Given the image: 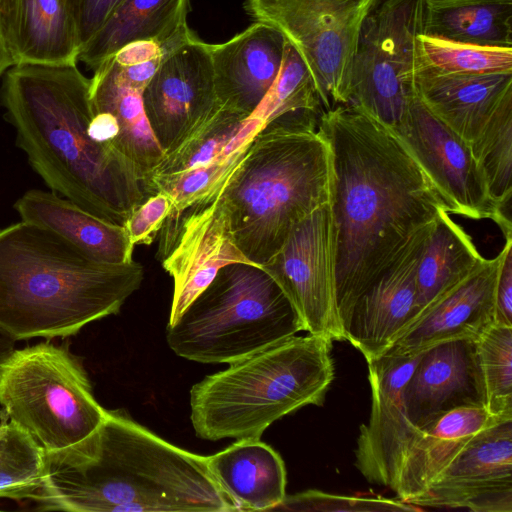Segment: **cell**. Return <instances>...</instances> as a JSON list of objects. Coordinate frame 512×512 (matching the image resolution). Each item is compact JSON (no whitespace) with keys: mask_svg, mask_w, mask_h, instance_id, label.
I'll return each mask as SVG.
<instances>
[{"mask_svg":"<svg viewBox=\"0 0 512 512\" xmlns=\"http://www.w3.org/2000/svg\"><path fill=\"white\" fill-rule=\"evenodd\" d=\"M318 130L330 150L335 299L345 333L361 295L445 209L397 135L367 113L337 105L323 111Z\"/></svg>","mask_w":512,"mask_h":512,"instance_id":"cell-1","label":"cell"},{"mask_svg":"<svg viewBox=\"0 0 512 512\" xmlns=\"http://www.w3.org/2000/svg\"><path fill=\"white\" fill-rule=\"evenodd\" d=\"M75 63H16L2 77L16 145L51 191L123 226L150 195L134 165L89 134L91 80Z\"/></svg>","mask_w":512,"mask_h":512,"instance_id":"cell-2","label":"cell"},{"mask_svg":"<svg viewBox=\"0 0 512 512\" xmlns=\"http://www.w3.org/2000/svg\"><path fill=\"white\" fill-rule=\"evenodd\" d=\"M41 511L234 512L205 456L179 448L121 411L70 447L46 452Z\"/></svg>","mask_w":512,"mask_h":512,"instance_id":"cell-3","label":"cell"},{"mask_svg":"<svg viewBox=\"0 0 512 512\" xmlns=\"http://www.w3.org/2000/svg\"><path fill=\"white\" fill-rule=\"evenodd\" d=\"M138 262H96L52 232L0 228V330L16 341L67 338L116 314L141 286Z\"/></svg>","mask_w":512,"mask_h":512,"instance_id":"cell-4","label":"cell"},{"mask_svg":"<svg viewBox=\"0 0 512 512\" xmlns=\"http://www.w3.org/2000/svg\"><path fill=\"white\" fill-rule=\"evenodd\" d=\"M330 188V150L319 130L266 124L217 200L238 249L262 266L298 222L330 201Z\"/></svg>","mask_w":512,"mask_h":512,"instance_id":"cell-5","label":"cell"},{"mask_svg":"<svg viewBox=\"0 0 512 512\" xmlns=\"http://www.w3.org/2000/svg\"><path fill=\"white\" fill-rule=\"evenodd\" d=\"M331 345L295 335L206 376L190 390L195 434L210 441L260 439L287 414L322 405L334 379Z\"/></svg>","mask_w":512,"mask_h":512,"instance_id":"cell-6","label":"cell"},{"mask_svg":"<svg viewBox=\"0 0 512 512\" xmlns=\"http://www.w3.org/2000/svg\"><path fill=\"white\" fill-rule=\"evenodd\" d=\"M304 331L297 311L261 267L230 263L166 327L178 356L231 363Z\"/></svg>","mask_w":512,"mask_h":512,"instance_id":"cell-7","label":"cell"},{"mask_svg":"<svg viewBox=\"0 0 512 512\" xmlns=\"http://www.w3.org/2000/svg\"><path fill=\"white\" fill-rule=\"evenodd\" d=\"M0 405L46 452L82 441L108 411L95 399L81 361L48 341L16 349L0 366Z\"/></svg>","mask_w":512,"mask_h":512,"instance_id":"cell-8","label":"cell"},{"mask_svg":"<svg viewBox=\"0 0 512 512\" xmlns=\"http://www.w3.org/2000/svg\"><path fill=\"white\" fill-rule=\"evenodd\" d=\"M424 0H384L365 18L354 53L348 100L396 131L417 97Z\"/></svg>","mask_w":512,"mask_h":512,"instance_id":"cell-9","label":"cell"},{"mask_svg":"<svg viewBox=\"0 0 512 512\" xmlns=\"http://www.w3.org/2000/svg\"><path fill=\"white\" fill-rule=\"evenodd\" d=\"M379 0H246L256 21L278 28L309 69L324 109L346 104L362 23Z\"/></svg>","mask_w":512,"mask_h":512,"instance_id":"cell-10","label":"cell"},{"mask_svg":"<svg viewBox=\"0 0 512 512\" xmlns=\"http://www.w3.org/2000/svg\"><path fill=\"white\" fill-rule=\"evenodd\" d=\"M294 306L308 334L345 340L335 299L333 218L330 201L289 232L261 266Z\"/></svg>","mask_w":512,"mask_h":512,"instance_id":"cell-11","label":"cell"},{"mask_svg":"<svg viewBox=\"0 0 512 512\" xmlns=\"http://www.w3.org/2000/svg\"><path fill=\"white\" fill-rule=\"evenodd\" d=\"M394 132L420 165L438 195L445 212L471 219H491L512 238L507 212L490 196L480 165L458 135L437 119L418 96L402 125Z\"/></svg>","mask_w":512,"mask_h":512,"instance_id":"cell-12","label":"cell"},{"mask_svg":"<svg viewBox=\"0 0 512 512\" xmlns=\"http://www.w3.org/2000/svg\"><path fill=\"white\" fill-rule=\"evenodd\" d=\"M160 231L159 259L174 284L168 323L182 314L220 268L230 263L254 264L234 243L217 196L169 215Z\"/></svg>","mask_w":512,"mask_h":512,"instance_id":"cell-13","label":"cell"},{"mask_svg":"<svg viewBox=\"0 0 512 512\" xmlns=\"http://www.w3.org/2000/svg\"><path fill=\"white\" fill-rule=\"evenodd\" d=\"M152 131L164 151H173L221 106L218 103L209 44L192 33L165 54L142 92Z\"/></svg>","mask_w":512,"mask_h":512,"instance_id":"cell-14","label":"cell"},{"mask_svg":"<svg viewBox=\"0 0 512 512\" xmlns=\"http://www.w3.org/2000/svg\"><path fill=\"white\" fill-rule=\"evenodd\" d=\"M410 504L421 509L512 512V418L476 433Z\"/></svg>","mask_w":512,"mask_h":512,"instance_id":"cell-15","label":"cell"},{"mask_svg":"<svg viewBox=\"0 0 512 512\" xmlns=\"http://www.w3.org/2000/svg\"><path fill=\"white\" fill-rule=\"evenodd\" d=\"M421 353L385 354L369 361L371 413L360 427L355 466L371 483L394 490L402 464L422 429L407 417L403 388Z\"/></svg>","mask_w":512,"mask_h":512,"instance_id":"cell-16","label":"cell"},{"mask_svg":"<svg viewBox=\"0 0 512 512\" xmlns=\"http://www.w3.org/2000/svg\"><path fill=\"white\" fill-rule=\"evenodd\" d=\"M433 221L412 236L399 257L361 295L351 311L345 340L367 362L384 355L420 314L416 270Z\"/></svg>","mask_w":512,"mask_h":512,"instance_id":"cell-17","label":"cell"},{"mask_svg":"<svg viewBox=\"0 0 512 512\" xmlns=\"http://www.w3.org/2000/svg\"><path fill=\"white\" fill-rule=\"evenodd\" d=\"M403 401L419 429L460 407L486 408L475 339L446 340L424 350L403 388Z\"/></svg>","mask_w":512,"mask_h":512,"instance_id":"cell-18","label":"cell"},{"mask_svg":"<svg viewBox=\"0 0 512 512\" xmlns=\"http://www.w3.org/2000/svg\"><path fill=\"white\" fill-rule=\"evenodd\" d=\"M285 44L283 33L263 21L224 43L209 44L219 105L249 117L278 76Z\"/></svg>","mask_w":512,"mask_h":512,"instance_id":"cell-19","label":"cell"},{"mask_svg":"<svg viewBox=\"0 0 512 512\" xmlns=\"http://www.w3.org/2000/svg\"><path fill=\"white\" fill-rule=\"evenodd\" d=\"M500 261L501 253L486 259L469 277L425 309L385 354L416 355L446 340L476 339L495 322L494 290Z\"/></svg>","mask_w":512,"mask_h":512,"instance_id":"cell-20","label":"cell"},{"mask_svg":"<svg viewBox=\"0 0 512 512\" xmlns=\"http://www.w3.org/2000/svg\"><path fill=\"white\" fill-rule=\"evenodd\" d=\"M416 93L437 119L470 146L512 96V72L444 74L419 67Z\"/></svg>","mask_w":512,"mask_h":512,"instance_id":"cell-21","label":"cell"},{"mask_svg":"<svg viewBox=\"0 0 512 512\" xmlns=\"http://www.w3.org/2000/svg\"><path fill=\"white\" fill-rule=\"evenodd\" d=\"M22 221L46 229L104 264L133 261L124 226L104 220L53 191L30 189L14 203Z\"/></svg>","mask_w":512,"mask_h":512,"instance_id":"cell-22","label":"cell"},{"mask_svg":"<svg viewBox=\"0 0 512 512\" xmlns=\"http://www.w3.org/2000/svg\"><path fill=\"white\" fill-rule=\"evenodd\" d=\"M0 30L16 63H75L81 50L66 0H0Z\"/></svg>","mask_w":512,"mask_h":512,"instance_id":"cell-23","label":"cell"},{"mask_svg":"<svg viewBox=\"0 0 512 512\" xmlns=\"http://www.w3.org/2000/svg\"><path fill=\"white\" fill-rule=\"evenodd\" d=\"M188 11L189 0H123L82 47L78 60L95 70L125 45L143 40L168 53L192 34Z\"/></svg>","mask_w":512,"mask_h":512,"instance_id":"cell-24","label":"cell"},{"mask_svg":"<svg viewBox=\"0 0 512 512\" xmlns=\"http://www.w3.org/2000/svg\"><path fill=\"white\" fill-rule=\"evenodd\" d=\"M208 470L236 511L273 510L286 496L284 462L260 439L236 440L205 456Z\"/></svg>","mask_w":512,"mask_h":512,"instance_id":"cell-25","label":"cell"},{"mask_svg":"<svg viewBox=\"0 0 512 512\" xmlns=\"http://www.w3.org/2000/svg\"><path fill=\"white\" fill-rule=\"evenodd\" d=\"M500 419L510 418H497L482 406H466L451 410L422 428L400 469L393 490L398 498L410 504L422 495L476 433Z\"/></svg>","mask_w":512,"mask_h":512,"instance_id":"cell-26","label":"cell"},{"mask_svg":"<svg viewBox=\"0 0 512 512\" xmlns=\"http://www.w3.org/2000/svg\"><path fill=\"white\" fill-rule=\"evenodd\" d=\"M90 80L93 110L109 112L116 118L119 135L115 149L134 165L147 184L164 151L146 117L142 92L123 85L108 60L94 70Z\"/></svg>","mask_w":512,"mask_h":512,"instance_id":"cell-27","label":"cell"},{"mask_svg":"<svg viewBox=\"0 0 512 512\" xmlns=\"http://www.w3.org/2000/svg\"><path fill=\"white\" fill-rule=\"evenodd\" d=\"M486 260L450 214L434 219L416 270L420 314L475 272ZM418 316V317H419Z\"/></svg>","mask_w":512,"mask_h":512,"instance_id":"cell-28","label":"cell"},{"mask_svg":"<svg viewBox=\"0 0 512 512\" xmlns=\"http://www.w3.org/2000/svg\"><path fill=\"white\" fill-rule=\"evenodd\" d=\"M422 35L512 48V0H424Z\"/></svg>","mask_w":512,"mask_h":512,"instance_id":"cell-29","label":"cell"},{"mask_svg":"<svg viewBox=\"0 0 512 512\" xmlns=\"http://www.w3.org/2000/svg\"><path fill=\"white\" fill-rule=\"evenodd\" d=\"M263 127L257 118L220 107L173 151L164 154L149 178L209 164L250 144Z\"/></svg>","mask_w":512,"mask_h":512,"instance_id":"cell-30","label":"cell"},{"mask_svg":"<svg viewBox=\"0 0 512 512\" xmlns=\"http://www.w3.org/2000/svg\"><path fill=\"white\" fill-rule=\"evenodd\" d=\"M312 75L296 48L286 39L280 71L272 87L250 115L295 130H318L324 111Z\"/></svg>","mask_w":512,"mask_h":512,"instance_id":"cell-31","label":"cell"},{"mask_svg":"<svg viewBox=\"0 0 512 512\" xmlns=\"http://www.w3.org/2000/svg\"><path fill=\"white\" fill-rule=\"evenodd\" d=\"M46 451L25 430L0 422V498L33 500L43 480Z\"/></svg>","mask_w":512,"mask_h":512,"instance_id":"cell-32","label":"cell"},{"mask_svg":"<svg viewBox=\"0 0 512 512\" xmlns=\"http://www.w3.org/2000/svg\"><path fill=\"white\" fill-rule=\"evenodd\" d=\"M469 147L484 174L491 198L507 212L512 196V96L502 103Z\"/></svg>","mask_w":512,"mask_h":512,"instance_id":"cell-33","label":"cell"},{"mask_svg":"<svg viewBox=\"0 0 512 512\" xmlns=\"http://www.w3.org/2000/svg\"><path fill=\"white\" fill-rule=\"evenodd\" d=\"M253 141V140H252ZM251 143L209 164L187 171L151 176L150 196L163 192L172 200L169 215H177L189 207L213 200L246 155Z\"/></svg>","mask_w":512,"mask_h":512,"instance_id":"cell-34","label":"cell"},{"mask_svg":"<svg viewBox=\"0 0 512 512\" xmlns=\"http://www.w3.org/2000/svg\"><path fill=\"white\" fill-rule=\"evenodd\" d=\"M420 66L444 74L512 72V48L479 46L419 37Z\"/></svg>","mask_w":512,"mask_h":512,"instance_id":"cell-35","label":"cell"},{"mask_svg":"<svg viewBox=\"0 0 512 512\" xmlns=\"http://www.w3.org/2000/svg\"><path fill=\"white\" fill-rule=\"evenodd\" d=\"M475 342L486 409L497 418H512V326L494 322Z\"/></svg>","mask_w":512,"mask_h":512,"instance_id":"cell-36","label":"cell"},{"mask_svg":"<svg viewBox=\"0 0 512 512\" xmlns=\"http://www.w3.org/2000/svg\"><path fill=\"white\" fill-rule=\"evenodd\" d=\"M273 510L282 511H419L398 498L340 496L317 490L286 495Z\"/></svg>","mask_w":512,"mask_h":512,"instance_id":"cell-37","label":"cell"},{"mask_svg":"<svg viewBox=\"0 0 512 512\" xmlns=\"http://www.w3.org/2000/svg\"><path fill=\"white\" fill-rule=\"evenodd\" d=\"M171 210L172 200L165 193L156 192L149 196L132 211L123 225L131 244H151Z\"/></svg>","mask_w":512,"mask_h":512,"instance_id":"cell-38","label":"cell"},{"mask_svg":"<svg viewBox=\"0 0 512 512\" xmlns=\"http://www.w3.org/2000/svg\"><path fill=\"white\" fill-rule=\"evenodd\" d=\"M122 1L66 0L81 49L99 31Z\"/></svg>","mask_w":512,"mask_h":512,"instance_id":"cell-39","label":"cell"},{"mask_svg":"<svg viewBox=\"0 0 512 512\" xmlns=\"http://www.w3.org/2000/svg\"><path fill=\"white\" fill-rule=\"evenodd\" d=\"M501 261L494 290L495 323L512 326V238L500 251Z\"/></svg>","mask_w":512,"mask_h":512,"instance_id":"cell-40","label":"cell"},{"mask_svg":"<svg viewBox=\"0 0 512 512\" xmlns=\"http://www.w3.org/2000/svg\"><path fill=\"white\" fill-rule=\"evenodd\" d=\"M165 55L152 60L124 66L117 63L113 57L107 59L118 80L130 89L143 92L148 85Z\"/></svg>","mask_w":512,"mask_h":512,"instance_id":"cell-41","label":"cell"},{"mask_svg":"<svg viewBox=\"0 0 512 512\" xmlns=\"http://www.w3.org/2000/svg\"><path fill=\"white\" fill-rule=\"evenodd\" d=\"M166 53L154 41H135L122 47L113 59L124 66L134 65L161 57Z\"/></svg>","mask_w":512,"mask_h":512,"instance_id":"cell-42","label":"cell"},{"mask_svg":"<svg viewBox=\"0 0 512 512\" xmlns=\"http://www.w3.org/2000/svg\"><path fill=\"white\" fill-rule=\"evenodd\" d=\"M16 340L0 330V366L12 355Z\"/></svg>","mask_w":512,"mask_h":512,"instance_id":"cell-43","label":"cell"},{"mask_svg":"<svg viewBox=\"0 0 512 512\" xmlns=\"http://www.w3.org/2000/svg\"><path fill=\"white\" fill-rule=\"evenodd\" d=\"M14 64V60L7 48L3 35L0 30V79L6 71Z\"/></svg>","mask_w":512,"mask_h":512,"instance_id":"cell-44","label":"cell"}]
</instances>
